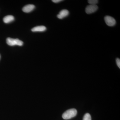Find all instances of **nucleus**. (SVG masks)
Here are the masks:
<instances>
[{
  "instance_id": "7",
  "label": "nucleus",
  "mask_w": 120,
  "mask_h": 120,
  "mask_svg": "<svg viewBox=\"0 0 120 120\" xmlns=\"http://www.w3.org/2000/svg\"><path fill=\"white\" fill-rule=\"evenodd\" d=\"M46 30V27L44 26H37L31 29L33 32H43Z\"/></svg>"
},
{
  "instance_id": "10",
  "label": "nucleus",
  "mask_w": 120,
  "mask_h": 120,
  "mask_svg": "<svg viewBox=\"0 0 120 120\" xmlns=\"http://www.w3.org/2000/svg\"><path fill=\"white\" fill-rule=\"evenodd\" d=\"M88 3L90 4L96 5L98 2L97 0H89L88 1Z\"/></svg>"
},
{
  "instance_id": "8",
  "label": "nucleus",
  "mask_w": 120,
  "mask_h": 120,
  "mask_svg": "<svg viewBox=\"0 0 120 120\" xmlns=\"http://www.w3.org/2000/svg\"><path fill=\"white\" fill-rule=\"evenodd\" d=\"M15 19V18L13 16L9 15L4 17L3 21L5 23H8L13 22Z\"/></svg>"
},
{
  "instance_id": "3",
  "label": "nucleus",
  "mask_w": 120,
  "mask_h": 120,
  "mask_svg": "<svg viewBox=\"0 0 120 120\" xmlns=\"http://www.w3.org/2000/svg\"><path fill=\"white\" fill-rule=\"evenodd\" d=\"M98 8V7L97 5L90 4L86 7V13L88 14L95 12Z\"/></svg>"
},
{
  "instance_id": "12",
  "label": "nucleus",
  "mask_w": 120,
  "mask_h": 120,
  "mask_svg": "<svg viewBox=\"0 0 120 120\" xmlns=\"http://www.w3.org/2000/svg\"><path fill=\"white\" fill-rule=\"evenodd\" d=\"M62 1V0H52V1L55 3H57L58 2H61V1Z\"/></svg>"
},
{
  "instance_id": "5",
  "label": "nucleus",
  "mask_w": 120,
  "mask_h": 120,
  "mask_svg": "<svg viewBox=\"0 0 120 120\" xmlns=\"http://www.w3.org/2000/svg\"><path fill=\"white\" fill-rule=\"evenodd\" d=\"M69 14V12L67 9H63L57 15V17L60 19H62L64 17H67Z\"/></svg>"
},
{
  "instance_id": "1",
  "label": "nucleus",
  "mask_w": 120,
  "mask_h": 120,
  "mask_svg": "<svg viewBox=\"0 0 120 120\" xmlns=\"http://www.w3.org/2000/svg\"><path fill=\"white\" fill-rule=\"evenodd\" d=\"M77 111L75 109L68 110L62 114V117L64 120H68L75 117L77 115Z\"/></svg>"
},
{
  "instance_id": "9",
  "label": "nucleus",
  "mask_w": 120,
  "mask_h": 120,
  "mask_svg": "<svg viewBox=\"0 0 120 120\" xmlns=\"http://www.w3.org/2000/svg\"><path fill=\"white\" fill-rule=\"evenodd\" d=\"M83 120H92L91 116L89 113H86L84 116Z\"/></svg>"
},
{
  "instance_id": "13",
  "label": "nucleus",
  "mask_w": 120,
  "mask_h": 120,
  "mask_svg": "<svg viewBox=\"0 0 120 120\" xmlns=\"http://www.w3.org/2000/svg\"></svg>"
},
{
  "instance_id": "6",
  "label": "nucleus",
  "mask_w": 120,
  "mask_h": 120,
  "mask_svg": "<svg viewBox=\"0 0 120 120\" xmlns=\"http://www.w3.org/2000/svg\"><path fill=\"white\" fill-rule=\"evenodd\" d=\"M34 8L35 6L34 5L28 4L23 8L22 11L26 13H28L33 11Z\"/></svg>"
},
{
  "instance_id": "4",
  "label": "nucleus",
  "mask_w": 120,
  "mask_h": 120,
  "mask_svg": "<svg viewBox=\"0 0 120 120\" xmlns=\"http://www.w3.org/2000/svg\"><path fill=\"white\" fill-rule=\"evenodd\" d=\"M105 22L107 26H112L116 24V21L113 17L109 16H106L105 17Z\"/></svg>"
},
{
  "instance_id": "2",
  "label": "nucleus",
  "mask_w": 120,
  "mask_h": 120,
  "mask_svg": "<svg viewBox=\"0 0 120 120\" xmlns=\"http://www.w3.org/2000/svg\"><path fill=\"white\" fill-rule=\"evenodd\" d=\"M7 43L8 45L11 46L15 45L22 46L23 45L22 41H20L19 39H13L9 38H7Z\"/></svg>"
},
{
  "instance_id": "11",
  "label": "nucleus",
  "mask_w": 120,
  "mask_h": 120,
  "mask_svg": "<svg viewBox=\"0 0 120 120\" xmlns=\"http://www.w3.org/2000/svg\"><path fill=\"white\" fill-rule=\"evenodd\" d=\"M117 65L119 68H120V58H117L116 60Z\"/></svg>"
}]
</instances>
